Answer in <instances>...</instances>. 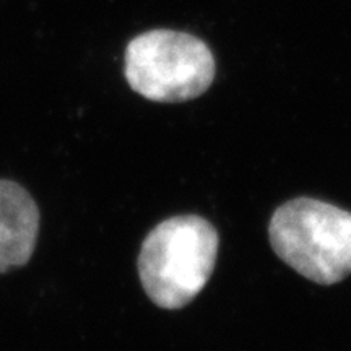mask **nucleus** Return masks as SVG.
I'll list each match as a JSON object with an SVG mask.
<instances>
[{"label": "nucleus", "instance_id": "obj_3", "mask_svg": "<svg viewBox=\"0 0 351 351\" xmlns=\"http://www.w3.org/2000/svg\"><path fill=\"white\" fill-rule=\"evenodd\" d=\"M217 65L208 46L189 33L152 29L125 49V80L132 90L156 103H182L204 95Z\"/></svg>", "mask_w": 351, "mask_h": 351}, {"label": "nucleus", "instance_id": "obj_4", "mask_svg": "<svg viewBox=\"0 0 351 351\" xmlns=\"http://www.w3.org/2000/svg\"><path fill=\"white\" fill-rule=\"evenodd\" d=\"M39 208L20 184L0 181V274L23 267L38 243Z\"/></svg>", "mask_w": 351, "mask_h": 351}, {"label": "nucleus", "instance_id": "obj_2", "mask_svg": "<svg viewBox=\"0 0 351 351\" xmlns=\"http://www.w3.org/2000/svg\"><path fill=\"white\" fill-rule=\"evenodd\" d=\"M276 256L319 285H335L351 274V213L315 199L289 200L269 226Z\"/></svg>", "mask_w": 351, "mask_h": 351}, {"label": "nucleus", "instance_id": "obj_1", "mask_svg": "<svg viewBox=\"0 0 351 351\" xmlns=\"http://www.w3.org/2000/svg\"><path fill=\"white\" fill-rule=\"evenodd\" d=\"M218 232L197 215L165 219L143 241L138 275L158 307L181 309L204 289L218 256Z\"/></svg>", "mask_w": 351, "mask_h": 351}]
</instances>
